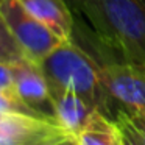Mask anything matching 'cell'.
<instances>
[{
    "label": "cell",
    "instance_id": "cell-12",
    "mask_svg": "<svg viewBox=\"0 0 145 145\" xmlns=\"http://www.w3.org/2000/svg\"><path fill=\"white\" fill-rule=\"evenodd\" d=\"M5 114H27V116L41 117L20 100L14 89H0V116Z\"/></svg>",
    "mask_w": 145,
    "mask_h": 145
},
{
    "label": "cell",
    "instance_id": "cell-8",
    "mask_svg": "<svg viewBox=\"0 0 145 145\" xmlns=\"http://www.w3.org/2000/svg\"><path fill=\"white\" fill-rule=\"evenodd\" d=\"M52 98L56 122L73 137L78 136L91 123L94 114L97 112L95 108H92L86 100L72 92H63Z\"/></svg>",
    "mask_w": 145,
    "mask_h": 145
},
{
    "label": "cell",
    "instance_id": "cell-14",
    "mask_svg": "<svg viewBox=\"0 0 145 145\" xmlns=\"http://www.w3.org/2000/svg\"><path fill=\"white\" fill-rule=\"evenodd\" d=\"M119 128H120V126H119ZM120 131H122V137H123V145H142L140 142H139L137 139L131 134V133L126 131V129L120 128Z\"/></svg>",
    "mask_w": 145,
    "mask_h": 145
},
{
    "label": "cell",
    "instance_id": "cell-4",
    "mask_svg": "<svg viewBox=\"0 0 145 145\" xmlns=\"http://www.w3.org/2000/svg\"><path fill=\"white\" fill-rule=\"evenodd\" d=\"M100 75L103 86L116 106L145 116V66L126 63H103Z\"/></svg>",
    "mask_w": 145,
    "mask_h": 145
},
{
    "label": "cell",
    "instance_id": "cell-6",
    "mask_svg": "<svg viewBox=\"0 0 145 145\" xmlns=\"http://www.w3.org/2000/svg\"><path fill=\"white\" fill-rule=\"evenodd\" d=\"M14 75V91L19 98L44 119H55V106L42 69L38 63L24 58L11 64Z\"/></svg>",
    "mask_w": 145,
    "mask_h": 145
},
{
    "label": "cell",
    "instance_id": "cell-5",
    "mask_svg": "<svg viewBox=\"0 0 145 145\" xmlns=\"http://www.w3.org/2000/svg\"><path fill=\"white\" fill-rule=\"evenodd\" d=\"M73 137L56 120L27 114L0 116V139L10 145H50Z\"/></svg>",
    "mask_w": 145,
    "mask_h": 145
},
{
    "label": "cell",
    "instance_id": "cell-9",
    "mask_svg": "<svg viewBox=\"0 0 145 145\" xmlns=\"http://www.w3.org/2000/svg\"><path fill=\"white\" fill-rule=\"evenodd\" d=\"M75 139L78 145H123L119 125L100 111L94 114L91 123Z\"/></svg>",
    "mask_w": 145,
    "mask_h": 145
},
{
    "label": "cell",
    "instance_id": "cell-1",
    "mask_svg": "<svg viewBox=\"0 0 145 145\" xmlns=\"http://www.w3.org/2000/svg\"><path fill=\"white\" fill-rule=\"evenodd\" d=\"M73 13L97 42L105 63L145 66L144 0H69ZM103 64V63H101Z\"/></svg>",
    "mask_w": 145,
    "mask_h": 145
},
{
    "label": "cell",
    "instance_id": "cell-3",
    "mask_svg": "<svg viewBox=\"0 0 145 145\" xmlns=\"http://www.w3.org/2000/svg\"><path fill=\"white\" fill-rule=\"evenodd\" d=\"M0 16L3 17L13 38L19 44L24 56L33 63L39 64L64 42L45 25L36 20L24 8L20 0H2Z\"/></svg>",
    "mask_w": 145,
    "mask_h": 145
},
{
    "label": "cell",
    "instance_id": "cell-16",
    "mask_svg": "<svg viewBox=\"0 0 145 145\" xmlns=\"http://www.w3.org/2000/svg\"><path fill=\"white\" fill-rule=\"evenodd\" d=\"M0 2H2V0H0Z\"/></svg>",
    "mask_w": 145,
    "mask_h": 145
},
{
    "label": "cell",
    "instance_id": "cell-7",
    "mask_svg": "<svg viewBox=\"0 0 145 145\" xmlns=\"http://www.w3.org/2000/svg\"><path fill=\"white\" fill-rule=\"evenodd\" d=\"M20 3L61 41H72L75 22L66 0H20Z\"/></svg>",
    "mask_w": 145,
    "mask_h": 145
},
{
    "label": "cell",
    "instance_id": "cell-2",
    "mask_svg": "<svg viewBox=\"0 0 145 145\" xmlns=\"http://www.w3.org/2000/svg\"><path fill=\"white\" fill-rule=\"evenodd\" d=\"M52 97L72 92L111 120L116 106L101 81L98 63L73 41L63 42L39 63Z\"/></svg>",
    "mask_w": 145,
    "mask_h": 145
},
{
    "label": "cell",
    "instance_id": "cell-15",
    "mask_svg": "<svg viewBox=\"0 0 145 145\" xmlns=\"http://www.w3.org/2000/svg\"><path fill=\"white\" fill-rule=\"evenodd\" d=\"M50 145H78V144H76V139H75V137H67V139L58 140V142H55V144H50Z\"/></svg>",
    "mask_w": 145,
    "mask_h": 145
},
{
    "label": "cell",
    "instance_id": "cell-10",
    "mask_svg": "<svg viewBox=\"0 0 145 145\" xmlns=\"http://www.w3.org/2000/svg\"><path fill=\"white\" fill-rule=\"evenodd\" d=\"M24 53L19 44L13 38L10 28L7 27L3 17L0 16V63L14 64L24 59Z\"/></svg>",
    "mask_w": 145,
    "mask_h": 145
},
{
    "label": "cell",
    "instance_id": "cell-11",
    "mask_svg": "<svg viewBox=\"0 0 145 145\" xmlns=\"http://www.w3.org/2000/svg\"><path fill=\"white\" fill-rule=\"evenodd\" d=\"M114 122L122 129L131 133L142 145H145V116L119 109L114 117Z\"/></svg>",
    "mask_w": 145,
    "mask_h": 145
},
{
    "label": "cell",
    "instance_id": "cell-13",
    "mask_svg": "<svg viewBox=\"0 0 145 145\" xmlns=\"http://www.w3.org/2000/svg\"><path fill=\"white\" fill-rule=\"evenodd\" d=\"M0 89H14V75L11 64L0 63Z\"/></svg>",
    "mask_w": 145,
    "mask_h": 145
}]
</instances>
